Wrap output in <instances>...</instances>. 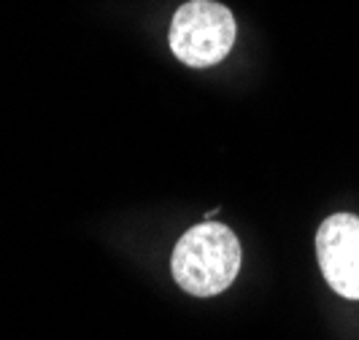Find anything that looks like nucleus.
<instances>
[{
  "label": "nucleus",
  "instance_id": "nucleus-3",
  "mask_svg": "<svg viewBox=\"0 0 359 340\" xmlns=\"http://www.w3.org/2000/svg\"><path fill=\"white\" fill-rule=\"evenodd\" d=\"M316 254L327 284L346 300H359V216L324 219L316 233Z\"/></svg>",
  "mask_w": 359,
  "mask_h": 340
},
{
  "label": "nucleus",
  "instance_id": "nucleus-2",
  "mask_svg": "<svg viewBox=\"0 0 359 340\" xmlns=\"http://www.w3.org/2000/svg\"><path fill=\"white\" fill-rule=\"evenodd\" d=\"M235 33L238 25L227 6L189 0L170 22V49L189 68H211L230 54Z\"/></svg>",
  "mask_w": 359,
  "mask_h": 340
},
{
  "label": "nucleus",
  "instance_id": "nucleus-1",
  "mask_svg": "<svg viewBox=\"0 0 359 340\" xmlns=\"http://www.w3.org/2000/svg\"><path fill=\"white\" fill-rule=\"evenodd\" d=\"M173 278L195 297H214L233 284L241 270V243L230 227L203 222L181 235L170 257Z\"/></svg>",
  "mask_w": 359,
  "mask_h": 340
}]
</instances>
